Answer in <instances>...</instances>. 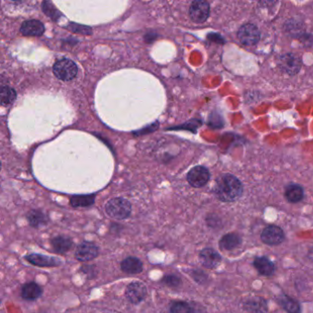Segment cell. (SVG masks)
<instances>
[{"label":"cell","mask_w":313,"mask_h":313,"mask_svg":"<svg viewBox=\"0 0 313 313\" xmlns=\"http://www.w3.org/2000/svg\"><path fill=\"white\" fill-rule=\"evenodd\" d=\"M243 190L241 181L231 174H225L216 181L215 194L223 202L235 201L242 196Z\"/></svg>","instance_id":"obj_1"},{"label":"cell","mask_w":313,"mask_h":313,"mask_svg":"<svg viewBox=\"0 0 313 313\" xmlns=\"http://www.w3.org/2000/svg\"><path fill=\"white\" fill-rule=\"evenodd\" d=\"M107 214L116 220H124L131 215L132 205L127 199L115 198L109 200L105 206Z\"/></svg>","instance_id":"obj_2"},{"label":"cell","mask_w":313,"mask_h":313,"mask_svg":"<svg viewBox=\"0 0 313 313\" xmlns=\"http://www.w3.org/2000/svg\"><path fill=\"white\" fill-rule=\"evenodd\" d=\"M53 74L62 81H71L74 79L77 74V67L74 61L70 59L64 58L58 60L53 66Z\"/></svg>","instance_id":"obj_3"},{"label":"cell","mask_w":313,"mask_h":313,"mask_svg":"<svg viewBox=\"0 0 313 313\" xmlns=\"http://www.w3.org/2000/svg\"><path fill=\"white\" fill-rule=\"evenodd\" d=\"M260 237L263 243L275 246L282 243L285 239V234L280 227L276 225H268L263 229Z\"/></svg>","instance_id":"obj_4"},{"label":"cell","mask_w":313,"mask_h":313,"mask_svg":"<svg viewBox=\"0 0 313 313\" xmlns=\"http://www.w3.org/2000/svg\"><path fill=\"white\" fill-rule=\"evenodd\" d=\"M237 36L240 41L245 45H256L260 40V32L258 28L251 23H247L241 27Z\"/></svg>","instance_id":"obj_5"},{"label":"cell","mask_w":313,"mask_h":313,"mask_svg":"<svg viewBox=\"0 0 313 313\" xmlns=\"http://www.w3.org/2000/svg\"><path fill=\"white\" fill-rule=\"evenodd\" d=\"M302 62L300 57L293 53H287L279 59V67L288 75H296L300 72Z\"/></svg>","instance_id":"obj_6"},{"label":"cell","mask_w":313,"mask_h":313,"mask_svg":"<svg viewBox=\"0 0 313 313\" xmlns=\"http://www.w3.org/2000/svg\"><path fill=\"white\" fill-rule=\"evenodd\" d=\"M210 172L204 166H195L187 174V181L194 187H202L210 180Z\"/></svg>","instance_id":"obj_7"},{"label":"cell","mask_w":313,"mask_h":313,"mask_svg":"<svg viewBox=\"0 0 313 313\" xmlns=\"http://www.w3.org/2000/svg\"><path fill=\"white\" fill-rule=\"evenodd\" d=\"M210 5L205 1H194L190 8V16L196 23H202L207 20L210 15Z\"/></svg>","instance_id":"obj_8"},{"label":"cell","mask_w":313,"mask_h":313,"mask_svg":"<svg viewBox=\"0 0 313 313\" xmlns=\"http://www.w3.org/2000/svg\"><path fill=\"white\" fill-rule=\"evenodd\" d=\"M125 295L131 303L139 304L147 295V288L143 283H131L127 287Z\"/></svg>","instance_id":"obj_9"},{"label":"cell","mask_w":313,"mask_h":313,"mask_svg":"<svg viewBox=\"0 0 313 313\" xmlns=\"http://www.w3.org/2000/svg\"><path fill=\"white\" fill-rule=\"evenodd\" d=\"M98 249L95 243L90 242H83L75 250V258L81 262L91 261L97 257Z\"/></svg>","instance_id":"obj_10"},{"label":"cell","mask_w":313,"mask_h":313,"mask_svg":"<svg viewBox=\"0 0 313 313\" xmlns=\"http://www.w3.org/2000/svg\"><path fill=\"white\" fill-rule=\"evenodd\" d=\"M199 259L204 267L213 269L221 263V257L218 252L212 248H205L199 254Z\"/></svg>","instance_id":"obj_11"},{"label":"cell","mask_w":313,"mask_h":313,"mask_svg":"<svg viewBox=\"0 0 313 313\" xmlns=\"http://www.w3.org/2000/svg\"><path fill=\"white\" fill-rule=\"evenodd\" d=\"M243 309L249 313H266L268 310L266 300L261 297H253L243 302Z\"/></svg>","instance_id":"obj_12"},{"label":"cell","mask_w":313,"mask_h":313,"mask_svg":"<svg viewBox=\"0 0 313 313\" xmlns=\"http://www.w3.org/2000/svg\"><path fill=\"white\" fill-rule=\"evenodd\" d=\"M26 260L30 262L32 265L41 267H53V266H59L61 265V260L55 257H50V256H41L38 254H33L30 256H25Z\"/></svg>","instance_id":"obj_13"},{"label":"cell","mask_w":313,"mask_h":313,"mask_svg":"<svg viewBox=\"0 0 313 313\" xmlns=\"http://www.w3.org/2000/svg\"><path fill=\"white\" fill-rule=\"evenodd\" d=\"M45 25L37 19L26 20L20 27V32L24 36H40L45 32Z\"/></svg>","instance_id":"obj_14"},{"label":"cell","mask_w":313,"mask_h":313,"mask_svg":"<svg viewBox=\"0 0 313 313\" xmlns=\"http://www.w3.org/2000/svg\"><path fill=\"white\" fill-rule=\"evenodd\" d=\"M254 265L259 274L265 277H271L276 270L273 262L265 256L256 257L254 261Z\"/></svg>","instance_id":"obj_15"},{"label":"cell","mask_w":313,"mask_h":313,"mask_svg":"<svg viewBox=\"0 0 313 313\" xmlns=\"http://www.w3.org/2000/svg\"><path fill=\"white\" fill-rule=\"evenodd\" d=\"M121 269L124 273L130 274V275L141 273L142 271V263L139 258L130 256L122 261Z\"/></svg>","instance_id":"obj_16"},{"label":"cell","mask_w":313,"mask_h":313,"mask_svg":"<svg viewBox=\"0 0 313 313\" xmlns=\"http://www.w3.org/2000/svg\"><path fill=\"white\" fill-rule=\"evenodd\" d=\"M43 294V289L36 283H27L22 288V297L24 300H34L40 298Z\"/></svg>","instance_id":"obj_17"},{"label":"cell","mask_w":313,"mask_h":313,"mask_svg":"<svg viewBox=\"0 0 313 313\" xmlns=\"http://www.w3.org/2000/svg\"><path fill=\"white\" fill-rule=\"evenodd\" d=\"M241 243H242V238L238 234H225L224 236L221 237L219 244L222 250L231 251L241 245Z\"/></svg>","instance_id":"obj_18"},{"label":"cell","mask_w":313,"mask_h":313,"mask_svg":"<svg viewBox=\"0 0 313 313\" xmlns=\"http://www.w3.org/2000/svg\"><path fill=\"white\" fill-rule=\"evenodd\" d=\"M53 250L59 254H65L73 246V241L67 236H56L52 240Z\"/></svg>","instance_id":"obj_19"},{"label":"cell","mask_w":313,"mask_h":313,"mask_svg":"<svg viewBox=\"0 0 313 313\" xmlns=\"http://www.w3.org/2000/svg\"><path fill=\"white\" fill-rule=\"evenodd\" d=\"M27 219L29 223L34 228H39L40 226L46 225L48 222V219L45 213L36 210H32L29 212L27 215Z\"/></svg>","instance_id":"obj_20"},{"label":"cell","mask_w":313,"mask_h":313,"mask_svg":"<svg viewBox=\"0 0 313 313\" xmlns=\"http://www.w3.org/2000/svg\"><path fill=\"white\" fill-rule=\"evenodd\" d=\"M286 198L291 203L300 202L304 197V190L297 184L289 185L286 190Z\"/></svg>","instance_id":"obj_21"},{"label":"cell","mask_w":313,"mask_h":313,"mask_svg":"<svg viewBox=\"0 0 313 313\" xmlns=\"http://www.w3.org/2000/svg\"><path fill=\"white\" fill-rule=\"evenodd\" d=\"M279 303L283 309L288 313H300V305L297 300L287 296H283L279 299Z\"/></svg>","instance_id":"obj_22"},{"label":"cell","mask_w":313,"mask_h":313,"mask_svg":"<svg viewBox=\"0 0 313 313\" xmlns=\"http://www.w3.org/2000/svg\"><path fill=\"white\" fill-rule=\"evenodd\" d=\"M95 202V195H79L74 196L71 199V205L73 207H89Z\"/></svg>","instance_id":"obj_23"},{"label":"cell","mask_w":313,"mask_h":313,"mask_svg":"<svg viewBox=\"0 0 313 313\" xmlns=\"http://www.w3.org/2000/svg\"><path fill=\"white\" fill-rule=\"evenodd\" d=\"M16 91L12 88L3 87L0 92V102L2 106H8L16 99Z\"/></svg>","instance_id":"obj_24"},{"label":"cell","mask_w":313,"mask_h":313,"mask_svg":"<svg viewBox=\"0 0 313 313\" xmlns=\"http://www.w3.org/2000/svg\"><path fill=\"white\" fill-rule=\"evenodd\" d=\"M171 313H194V308L190 306L187 302L185 301H177L174 302L171 308H170Z\"/></svg>","instance_id":"obj_25"},{"label":"cell","mask_w":313,"mask_h":313,"mask_svg":"<svg viewBox=\"0 0 313 313\" xmlns=\"http://www.w3.org/2000/svg\"><path fill=\"white\" fill-rule=\"evenodd\" d=\"M43 10H44V12L47 14V16L53 18L54 20H56L61 16L60 12L50 2H44L43 3Z\"/></svg>","instance_id":"obj_26"},{"label":"cell","mask_w":313,"mask_h":313,"mask_svg":"<svg viewBox=\"0 0 313 313\" xmlns=\"http://www.w3.org/2000/svg\"><path fill=\"white\" fill-rule=\"evenodd\" d=\"M163 281L166 286L170 287H177L181 285L180 278L175 275L166 276L165 278H163Z\"/></svg>","instance_id":"obj_27"},{"label":"cell","mask_w":313,"mask_h":313,"mask_svg":"<svg viewBox=\"0 0 313 313\" xmlns=\"http://www.w3.org/2000/svg\"><path fill=\"white\" fill-rule=\"evenodd\" d=\"M68 28L70 29L71 31H74V32L82 33V34H86V35L92 33L91 29L89 28V27L81 26V25H77V24H74V23L70 24V25L68 26Z\"/></svg>","instance_id":"obj_28"}]
</instances>
